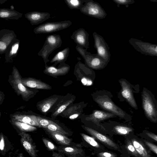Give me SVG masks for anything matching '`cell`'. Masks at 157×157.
I'll return each mask as SVG.
<instances>
[{
    "instance_id": "obj_23",
    "label": "cell",
    "mask_w": 157,
    "mask_h": 157,
    "mask_svg": "<svg viewBox=\"0 0 157 157\" xmlns=\"http://www.w3.org/2000/svg\"><path fill=\"white\" fill-rule=\"evenodd\" d=\"M70 48H65L57 53L50 61L51 63H54L52 65L55 66L58 63L64 62L67 60L69 55Z\"/></svg>"
},
{
    "instance_id": "obj_30",
    "label": "cell",
    "mask_w": 157,
    "mask_h": 157,
    "mask_svg": "<svg viewBox=\"0 0 157 157\" xmlns=\"http://www.w3.org/2000/svg\"><path fill=\"white\" fill-rule=\"evenodd\" d=\"M125 148L128 152L136 157H139L140 155L136 150L132 141L129 140L127 141Z\"/></svg>"
},
{
    "instance_id": "obj_28",
    "label": "cell",
    "mask_w": 157,
    "mask_h": 157,
    "mask_svg": "<svg viewBox=\"0 0 157 157\" xmlns=\"http://www.w3.org/2000/svg\"><path fill=\"white\" fill-rule=\"evenodd\" d=\"M43 128L49 131L59 133L65 135L68 134V133L67 132L55 122Z\"/></svg>"
},
{
    "instance_id": "obj_29",
    "label": "cell",
    "mask_w": 157,
    "mask_h": 157,
    "mask_svg": "<svg viewBox=\"0 0 157 157\" xmlns=\"http://www.w3.org/2000/svg\"><path fill=\"white\" fill-rule=\"evenodd\" d=\"M114 131L117 134L125 135L128 134L133 131L132 128L122 125H117L114 128Z\"/></svg>"
},
{
    "instance_id": "obj_24",
    "label": "cell",
    "mask_w": 157,
    "mask_h": 157,
    "mask_svg": "<svg viewBox=\"0 0 157 157\" xmlns=\"http://www.w3.org/2000/svg\"><path fill=\"white\" fill-rule=\"evenodd\" d=\"M131 141L136 150L141 157H149L150 156L144 145L140 141L134 138L132 139Z\"/></svg>"
},
{
    "instance_id": "obj_39",
    "label": "cell",
    "mask_w": 157,
    "mask_h": 157,
    "mask_svg": "<svg viewBox=\"0 0 157 157\" xmlns=\"http://www.w3.org/2000/svg\"><path fill=\"white\" fill-rule=\"evenodd\" d=\"M146 133L147 135L149 138L157 142V135L149 132H147Z\"/></svg>"
},
{
    "instance_id": "obj_5",
    "label": "cell",
    "mask_w": 157,
    "mask_h": 157,
    "mask_svg": "<svg viewBox=\"0 0 157 157\" xmlns=\"http://www.w3.org/2000/svg\"><path fill=\"white\" fill-rule=\"evenodd\" d=\"M11 76L12 78L10 82L12 87L17 94L21 95L23 98L26 99L34 94L33 91L28 89L23 85L20 74L15 67L13 68Z\"/></svg>"
},
{
    "instance_id": "obj_2",
    "label": "cell",
    "mask_w": 157,
    "mask_h": 157,
    "mask_svg": "<svg viewBox=\"0 0 157 157\" xmlns=\"http://www.w3.org/2000/svg\"><path fill=\"white\" fill-rule=\"evenodd\" d=\"M62 40L60 36L58 34H52L48 36L44 44L38 52V56L43 59L45 64L49 61L48 57L54 50L60 47Z\"/></svg>"
},
{
    "instance_id": "obj_35",
    "label": "cell",
    "mask_w": 157,
    "mask_h": 157,
    "mask_svg": "<svg viewBox=\"0 0 157 157\" xmlns=\"http://www.w3.org/2000/svg\"><path fill=\"white\" fill-rule=\"evenodd\" d=\"M144 142L150 150L157 155V146L147 141L144 140Z\"/></svg>"
},
{
    "instance_id": "obj_10",
    "label": "cell",
    "mask_w": 157,
    "mask_h": 157,
    "mask_svg": "<svg viewBox=\"0 0 157 157\" xmlns=\"http://www.w3.org/2000/svg\"><path fill=\"white\" fill-rule=\"evenodd\" d=\"M120 82L121 87V93L122 96L132 107L137 109V105L133 96L135 91H133L132 86L124 79H121Z\"/></svg>"
},
{
    "instance_id": "obj_46",
    "label": "cell",
    "mask_w": 157,
    "mask_h": 157,
    "mask_svg": "<svg viewBox=\"0 0 157 157\" xmlns=\"http://www.w3.org/2000/svg\"></svg>"
},
{
    "instance_id": "obj_17",
    "label": "cell",
    "mask_w": 157,
    "mask_h": 157,
    "mask_svg": "<svg viewBox=\"0 0 157 157\" xmlns=\"http://www.w3.org/2000/svg\"><path fill=\"white\" fill-rule=\"evenodd\" d=\"M12 120L25 123L32 126L41 127L38 122V116L34 115L15 114L13 115Z\"/></svg>"
},
{
    "instance_id": "obj_7",
    "label": "cell",
    "mask_w": 157,
    "mask_h": 157,
    "mask_svg": "<svg viewBox=\"0 0 157 157\" xmlns=\"http://www.w3.org/2000/svg\"><path fill=\"white\" fill-rule=\"evenodd\" d=\"M93 36L94 40V47L97 51V54L108 64L111 56L109 47L103 37L96 32L93 33Z\"/></svg>"
},
{
    "instance_id": "obj_32",
    "label": "cell",
    "mask_w": 157,
    "mask_h": 157,
    "mask_svg": "<svg viewBox=\"0 0 157 157\" xmlns=\"http://www.w3.org/2000/svg\"><path fill=\"white\" fill-rule=\"evenodd\" d=\"M42 140L47 150L49 151H58L59 147L56 146L47 138L43 137Z\"/></svg>"
},
{
    "instance_id": "obj_14",
    "label": "cell",
    "mask_w": 157,
    "mask_h": 157,
    "mask_svg": "<svg viewBox=\"0 0 157 157\" xmlns=\"http://www.w3.org/2000/svg\"><path fill=\"white\" fill-rule=\"evenodd\" d=\"M70 69V66L63 62L60 63L58 67L53 65L48 66L45 64L44 72L51 76H58L65 75L68 72Z\"/></svg>"
},
{
    "instance_id": "obj_18",
    "label": "cell",
    "mask_w": 157,
    "mask_h": 157,
    "mask_svg": "<svg viewBox=\"0 0 157 157\" xmlns=\"http://www.w3.org/2000/svg\"><path fill=\"white\" fill-rule=\"evenodd\" d=\"M19 40L16 38L9 46L5 53L6 62H10L17 56L19 49Z\"/></svg>"
},
{
    "instance_id": "obj_42",
    "label": "cell",
    "mask_w": 157,
    "mask_h": 157,
    "mask_svg": "<svg viewBox=\"0 0 157 157\" xmlns=\"http://www.w3.org/2000/svg\"><path fill=\"white\" fill-rule=\"evenodd\" d=\"M17 157H24V156L22 153H20L18 155Z\"/></svg>"
},
{
    "instance_id": "obj_13",
    "label": "cell",
    "mask_w": 157,
    "mask_h": 157,
    "mask_svg": "<svg viewBox=\"0 0 157 157\" xmlns=\"http://www.w3.org/2000/svg\"><path fill=\"white\" fill-rule=\"evenodd\" d=\"M50 14L47 12L32 11L25 14V17L29 21L31 25H37L48 19Z\"/></svg>"
},
{
    "instance_id": "obj_20",
    "label": "cell",
    "mask_w": 157,
    "mask_h": 157,
    "mask_svg": "<svg viewBox=\"0 0 157 157\" xmlns=\"http://www.w3.org/2000/svg\"><path fill=\"white\" fill-rule=\"evenodd\" d=\"M116 116L112 113L96 110L88 117L87 119L94 121H99L110 118L115 117Z\"/></svg>"
},
{
    "instance_id": "obj_43",
    "label": "cell",
    "mask_w": 157,
    "mask_h": 157,
    "mask_svg": "<svg viewBox=\"0 0 157 157\" xmlns=\"http://www.w3.org/2000/svg\"><path fill=\"white\" fill-rule=\"evenodd\" d=\"M68 157H76L75 156L68 155Z\"/></svg>"
},
{
    "instance_id": "obj_41",
    "label": "cell",
    "mask_w": 157,
    "mask_h": 157,
    "mask_svg": "<svg viewBox=\"0 0 157 157\" xmlns=\"http://www.w3.org/2000/svg\"><path fill=\"white\" fill-rule=\"evenodd\" d=\"M52 156V157H63L61 155L54 151H53Z\"/></svg>"
},
{
    "instance_id": "obj_4",
    "label": "cell",
    "mask_w": 157,
    "mask_h": 157,
    "mask_svg": "<svg viewBox=\"0 0 157 157\" xmlns=\"http://www.w3.org/2000/svg\"><path fill=\"white\" fill-rule=\"evenodd\" d=\"M80 10L84 14L98 19L104 18L107 15L100 5L93 0H86Z\"/></svg>"
},
{
    "instance_id": "obj_34",
    "label": "cell",
    "mask_w": 157,
    "mask_h": 157,
    "mask_svg": "<svg viewBox=\"0 0 157 157\" xmlns=\"http://www.w3.org/2000/svg\"><path fill=\"white\" fill-rule=\"evenodd\" d=\"M38 122L41 127L44 128L48 126L54 122L50 120L43 118L38 116Z\"/></svg>"
},
{
    "instance_id": "obj_22",
    "label": "cell",
    "mask_w": 157,
    "mask_h": 157,
    "mask_svg": "<svg viewBox=\"0 0 157 157\" xmlns=\"http://www.w3.org/2000/svg\"><path fill=\"white\" fill-rule=\"evenodd\" d=\"M57 96H53L44 100L37 104V106L42 113L47 112L52 106L57 101Z\"/></svg>"
},
{
    "instance_id": "obj_25",
    "label": "cell",
    "mask_w": 157,
    "mask_h": 157,
    "mask_svg": "<svg viewBox=\"0 0 157 157\" xmlns=\"http://www.w3.org/2000/svg\"><path fill=\"white\" fill-rule=\"evenodd\" d=\"M58 151L66 155L73 156H75L78 154H82L83 152L82 149L74 147H59Z\"/></svg>"
},
{
    "instance_id": "obj_9",
    "label": "cell",
    "mask_w": 157,
    "mask_h": 157,
    "mask_svg": "<svg viewBox=\"0 0 157 157\" xmlns=\"http://www.w3.org/2000/svg\"><path fill=\"white\" fill-rule=\"evenodd\" d=\"M14 32L7 29L0 31V54L5 53L12 43L16 39Z\"/></svg>"
},
{
    "instance_id": "obj_33",
    "label": "cell",
    "mask_w": 157,
    "mask_h": 157,
    "mask_svg": "<svg viewBox=\"0 0 157 157\" xmlns=\"http://www.w3.org/2000/svg\"><path fill=\"white\" fill-rule=\"evenodd\" d=\"M73 101V99L67 101L66 102L60 106L59 108L53 113V117H56L62 112Z\"/></svg>"
},
{
    "instance_id": "obj_8",
    "label": "cell",
    "mask_w": 157,
    "mask_h": 157,
    "mask_svg": "<svg viewBox=\"0 0 157 157\" xmlns=\"http://www.w3.org/2000/svg\"><path fill=\"white\" fill-rule=\"evenodd\" d=\"M96 98V102L103 109L121 117L124 118L126 113L117 106L109 98L103 96H99Z\"/></svg>"
},
{
    "instance_id": "obj_1",
    "label": "cell",
    "mask_w": 157,
    "mask_h": 157,
    "mask_svg": "<svg viewBox=\"0 0 157 157\" xmlns=\"http://www.w3.org/2000/svg\"><path fill=\"white\" fill-rule=\"evenodd\" d=\"M142 107L147 118L151 122H157V100L152 92L143 87L141 93Z\"/></svg>"
},
{
    "instance_id": "obj_36",
    "label": "cell",
    "mask_w": 157,
    "mask_h": 157,
    "mask_svg": "<svg viewBox=\"0 0 157 157\" xmlns=\"http://www.w3.org/2000/svg\"><path fill=\"white\" fill-rule=\"evenodd\" d=\"M98 157H117L116 154L109 152H101L97 154Z\"/></svg>"
},
{
    "instance_id": "obj_31",
    "label": "cell",
    "mask_w": 157,
    "mask_h": 157,
    "mask_svg": "<svg viewBox=\"0 0 157 157\" xmlns=\"http://www.w3.org/2000/svg\"><path fill=\"white\" fill-rule=\"evenodd\" d=\"M80 135L83 139L90 145L95 147H99V144L93 138L83 133H81Z\"/></svg>"
},
{
    "instance_id": "obj_45",
    "label": "cell",
    "mask_w": 157,
    "mask_h": 157,
    "mask_svg": "<svg viewBox=\"0 0 157 157\" xmlns=\"http://www.w3.org/2000/svg\"><path fill=\"white\" fill-rule=\"evenodd\" d=\"M149 157H151V156H150Z\"/></svg>"
},
{
    "instance_id": "obj_11",
    "label": "cell",
    "mask_w": 157,
    "mask_h": 157,
    "mask_svg": "<svg viewBox=\"0 0 157 157\" xmlns=\"http://www.w3.org/2000/svg\"><path fill=\"white\" fill-rule=\"evenodd\" d=\"M18 135L21 137V143L24 149L31 157H37L38 150L31 135L25 132H20Z\"/></svg>"
},
{
    "instance_id": "obj_37",
    "label": "cell",
    "mask_w": 157,
    "mask_h": 157,
    "mask_svg": "<svg viewBox=\"0 0 157 157\" xmlns=\"http://www.w3.org/2000/svg\"><path fill=\"white\" fill-rule=\"evenodd\" d=\"M0 150L1 152L2 153L5 151V147L4 139L3 134L2 133H1L0 134Z\"/></svg>"
},
{
    "instance_id": "obj_12",
    "label": "cell",
    "mask_w": 157,
    "mask_h": 157,
    "mask_svg": "<svg viewBox=\"0 0 157 157\" xmlns=\"http://www.w3.org/2000/svg\"><path fill=\"white\" fill-rule=\"evenodd\" d=\"M89 34L84 29L81 28L75 31L71 36L77 45L87 50L89 48Z\"/></svg>"
},
{
    "instance_id": "obj_44",
    "label": "cell",
    "mask_w": 157,
    "mask_h": 157,
    "mask_svg": "<svg viewBox=\"0 0 157 157\" xmlns=\"http://www.w3.org/2000/svg\"><path fill=\"white\" fill-rule=\"evenodd\" d=\"M155 51L157 52V47H156Z\"/></svg>"
},
{
    "instance_id": "obj_16",
    "label": "cell",
    "mask_w": 157,
    "mask_h": 157,
    "mask_svg": "<svg viewBox=\"0 0 157 157\" xmlns=\"http://www.w3.org/2000/svg\"><path fill=\"white\" fill-rule=\"evenodd\" d=\"M21 81L24 86L30 88L43 90H49L52 88L49 85L33 78H22Z\"/></svg>"
},
{
    "instance_id": "obj_15",
    "label": "cell",
    "mask_w": 157,
    "mask_h": 157,
    "mask_svg": "<svg viewBox=\"0 0 157 157\" xmlns=\"http://www.w3.org/2000/svg\"><path fill=\"white\" fill-rule=\"evenodd\" d=\"M84 128L89 133L101 143L115 150L118 149L116 144L107 136L90 128L85 127Z\"/></svg>"
},
{
    "instance_id": "obj_40",
    "label": "cell",
    "mask_w": 157,
    "mask_h": 157,
    "mask_svg": "<svg viewBox=\"0 0 157 157\" xmlns=\"http://www.w3.org/2000/svg\"><path fill=\"white\" fill-rule=\"evenodd\" d=\"M79 114H80L78 113L74 114L70 116L69 117V118L71 120H73L75 119L78 117Z\"/></svg>"
},
{
    "instance_id": "obj_38",
    "label": "cell",
    "mask_w": 157,
    "mask_h": 157,
    "mask_svg": "<svg viewBox=\"0 0 157 157\" xmlns=\"http://www.w3.org/2000/svg\"><path fill=\"white\" fill-rule=\"evenodd\" d=\"M112 1L118 5L126 4L130 1L126 0H112Z\"/></svg>"
},
{
    "instance_id": "obj_3",
    "label": "cell",
    "mask_w": 157,
    "mask_h": 157,
    "mask_svg": "<svg viewBox=\"0 0 157 157\" xmlns=\"http://www.w3.org/2000/svg\"><path fill=\"white\" fill-rule=\"evenodd\" d=\"M75 48L89 67L94 69L98 70L103 69L107 64L97 53L92 54L87 52L86 49L77 45Z\"/></svg>"
},
{
    "instance_id": "obj_26",
    "label": "cell",
    "mask_w": 157,
    "mask_h": 157,
    "mask_svg": "<svg viewBox=\"0 0 157 157\" xmlns=\"http://www.w3.org/2000/svg\"><path fill=\"white\" fill-rule=\"evenodd\" d=\"M11 121L12 124L22 132H33L37 129L36 127L25 123L13 120Z\"/></svg>"
},
{
    "instance_id": "obj_19",
    "label": "cell",
    "mask_w": 157,
    "mask_h": 157,
    "mask_svg": "<svg viewBox=\"0 0 157 157\" xmlns=\"http://www.w3.org/2000/svg\"><path fill=\"white\" fill-rule=\"evenodd\" d=\"M23 14L14 10L7 8L0 9V17L6 20H17L22 17Z\"/></svg>"
},
{
    "instance_id": "obj_27",
    "label": "cell",
    "mask_w": 157,
    "mask_h": 157,
    "mask_svg": "<svg viewBox=\"0 0 157 157\" xmlns=\"http://www.w3.org/2000/svg\"><path fill=\"white\" fill-rule=\"evenodd\" d=\"M86 0H64L65 3L71 9L80 10Z\"/></svg>"
},
{
    "instance_id": "obj_21",
    "label": "cell",
    "mask_w": 157,
    "mask_h": 157,
    "mask_svg": "<svg viewBox=\"0 0 157 157\" xmlns=\"http://www.w3.org/2000/svg\"><path fill=\"white\" fill-rule=\"evenodd\" d=\"M52 139L58 144L63 145H70L71 142V139L65 135L59 133L52 132L44 129Z\"/></svg>"
},
{
    "instance_id": "obj_6",
    "label": "cell",
    "mask_w": 157,
    "mask_h": 157,
    "mask_svg": "<svg viewBox=\"0 0 157 157\" xmlns=\"http://www.w3.org/2000/svg\"><path fill=\"white\" fill-rule=\"evenodd\" d=\"M72 25L70 20L48 22L40 25L33 29L35 34L49 33L65 29Z\"/></svg>"
}]
</instances>
